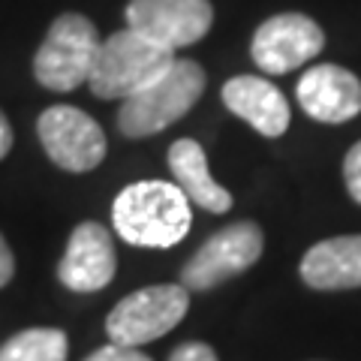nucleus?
<instances>
[{"label":"nucleus","mask_w":361,"mask_h":361,"mask_svg":"<svg viewBox=\"0 0 361 361\" xmlns=\"http://www.w3.org/2000/svg\"><path fill=\"white\" fill-rule=\"evenodd\" d=\"M111 226L133 247H175L187 238L193 214L190 199L169 180H135L111 205Z\"/></svg>","instance_id":"nucleus-1"},{"label":"nucleus","mask_w":361,"mask_h":361,"mask_svg":"<svg viewBox=\"0 0 361 361\" xmlns=\"http://www.w3.org/2000/svg\"><path fill=\"white\" fill-rule=\"evenodd\" d=\"M205 70L196 61H172V66L154 78L151 85L135 90L121 103L118 111V130L127 139H145L157 135L166 127H172L205 94Z\"/></svg>","instance_id":"nucleus-2"},{"label":"nucleus","mask_w":361,"mask_h":361,"mask_svg":"<svg viewBox=\"0 0 361 361\" xmlns=\"http://www.w3.org/2000/svg\"><path fill=\"white\" fill-rule=\"evenodd\" d=\"M172 61V49H163L133 27H123L99 45L94 70L87 75L90 94L99 99H127L154 78H160Z\"/></svg>","instance_id":"nucleus-3"},{"label":"nucleus","mask_w":361,"mask_h":361,"mask_svg":"<svg viewBox=\"0 0 361 361\" xmlns=\"http://www.w3.org/2000/svg\"><path fill=\"white\" fill-rule=\"evenodd\" d=\"M99 45L103 39H99L94 21L78 13H66L54 18V25L45 33L37 58H33V75L42 87L58 90V94L73 90L87 82Z\"/></svg>","instance_id":"nucleus-4"},{"label":"nucleus","mask_w":361,"mask_h":361,"mask_svg":"<svg viewBox=\"0 0 361 361\" xmlns=\"http://www.w3.org/2000/svg\"><path fill=\"white\" fill-rule=\"evenodd\" d=\"M187 307L190 289H184L180 283L145 286L115 304V310L106 319V331L111 343L142 349L145 343L172 331L187 316Z\"/></svg>","instance_id":"nucleus-5"},{"label":"nucleus","mask_w":361,"mask_h":361,"mask_svg":"<svg viewBox=\"0 0 361 361\" xmlns=\"http://www.w3.org/2000/svg\"><path fill=\"white\" fill-rule=\"evenodd\" d=\"M262 229L250 220L229 223L220 232H214L211 238L193 253V259L180 271V286L205 292L226 283V280L244 274L247 268H253L262 256Z\"/></svg>","instance_id":"nucleus-6"},{"label":"nucleus","mask_w":361,"mask_h":361,"mask_svg":"<svg viewBox=\"0 0 361 361\" xmlns=\"http://www.w3.org/2000/svg\"><path fill=\"white\" fill-rule=\"evenodd\" d=\"M37 133L49 160L63 172H90L106 160L103 127L75 106H51L37 121Z\"/></svg>","instance_id":"nucleus-7"},{"label":"nucleus","mask_w":361,"mask_h":361,"mask_svg":"<svg viewBox=\"0 0 361 361\" xmlns=\"http://www.w3.org/2000/svg\"><path fill=\"white\" fill-rule=\"evenodd\" d=\"M214 25L208 0H130L127 27L163 49H184L199 42Z\"/></svg>","instance_id":"nucleus-8"},{"label":"nucleus","mask_w":361,"mask_h":361,"mask_svg":"<svg viewBox=\"0 0 361 361\" xmlns=\"http://www.w3.org/2000/svg\"><path fill=\"white\" fill-rule=\"evenodd\" d=\"M325 45V33L313 18L301 13H280L256 27L250 54L259 70L283 75L313 61Z\"/></svg>","instance_id":"nucleus-9"},{"label":"nucleus","mask_w":361,"mask_h":361,"mask_svg":"<svg viewBox=\"0 0 361 361\" xmlns=\"http://www.w3.org/2000/svg\"><path fill=\"white\" fill-rule=\"evenodd\" d=\"M115 271L118 256L109 229L97 220L78 223L58 262V280L73 292H97L111 283Z\"/></svg>","instance_id":"nucleus-10"},{"label":"nucleus","mask_w":361,"mask_h":361,"mask_svg":"<svg viewBox=\"0 0 361 361\" xmlns=\"http://www.w3.org/2000/svg\"><path fill=\"white\" fill-rule=\"evenodd\" d=\"M298 103L313 121L346 123L361 111V82L334 63H319L298 78Z\"/></svg>","instance_id":"nucleus-11"},{"label":"nucleus","mask_w":361,"mask_h":361,"mask_svg":"<svg viewBox=\"0 0 361 361\" xmlns=\"http://www.w3.org/2000/svg\"><path fill=\"white\" fill-rule=\"evenodd\" d=\"M223 103L235 118L247 121L265 139H277L289 130V103L280 87L259 75H235L223 85Z\"/></svg>","instance_id":"nucleus-12"},{"label":"nucleus","mask_w":361,"mask_h":361,"mask_svg":"<svg viewBox=\"0 0 361 361\" xmlns=\"http://www.w3.org/2000/svg\"><path fill=\"white\" fill-rule=\"evenodd\" d=\"M301 280L322 292L361 286V235H341L313 244L301 259Z\"/></svg>","instance_id":"nucleus-13"},{"label":"nucleus","mask_w":361,"mask_h":361,"mask_svg":"<svg viewBox=\"0 0 361 361\" xmlns=\"http://www.w3.org/2000/svg\"><path fill=\"white\" fill-rule=\"evenodd\" d=\"M169 169L175 175V184L180 187L190 202H196L199 208L211 214H226L232 208L229 190H223L208 172V157L202 151V145L193 139H178L169 148Z\"/></svg>","instance_id":"nucleus-14"},{"label":"nucleus","mask_w":361,"mask_h":361,"mask_svg":"<svg viewBox=\"0 0 361 361\" xmlns=\"http://www.w3.org/2000/svg\"><path fill=\"white\" fill-rule=\"evenodd\" d=\"M66 349L61 329H27L0 346V361H66Z\"/></svg>","instance_id":"nucleus-15"},{"label":"nucleus","mask_w":361,"mask_h":361,"mask_svg":"<svg viewBox=\"0 0 361 361\" xmlns=\"http://www.w3.org/2000/svg\"><path fill=\"white\" fill-rule=\"evenodd\" d=\"M343 180H346V190L358 205H361V142H355L349 148L346 160H343Z\"/></svg>","instance_id":"nucleus-16"},{"label":"nucleus","mask_w":361,"mask_h":361,"mask_svg":"<svg viewBox=\"0 0 361 361\" xmlns=\"http://www.w3.org/2000/svg\"><path fill=\"white\" fill-rule=\"evenodd\" d=\"M85 361H151L142 349L135 346H121V343H106L97 353H90Z\"/></svg>","instance_id":"nucleus-17"},{"label":"nucleus","mask_w":361,"mask_h":361,"mask_svg":"<svg viewBox=\"0 0 361 361\" xmlns=\"http://www.w3.org/2000/svg\"><path fill=\"white\" fill-rule=\"evenodd\" d=\"M169 361H217V353L208 346V343H199V341H190V343H180Z\"/></svg>","instance_id":"nucleus-18"},{"label":"nucleus","mask_w":361,"mask_h":361,"mask_svg":"<svg viewBox=\"0 0 361 361\" xmlns=\"http://www.w3.org/2000/svg\"><path fill=\"white\" fill-rule=\"evenodd\" d=\"M13 274H16V256L9 250V244L4 241V235H0V289L13 280Z\"/></svg>","instance_id":"nucleus-19"},{"label":"nucleus","mask_w":361,"mask_h":361,"mask_svg":"<svg viewBox=\"0 0 361 361\" xmlns=\"http://www.w3.org/2000/svg\"><path fill=\"white\" fill-rule=\"evenodd\" d=\"M13 151V127H9V121H6V115L0 111V160Z\"/></svg>","instance_id":"nucleus-20"}]
</instances>
